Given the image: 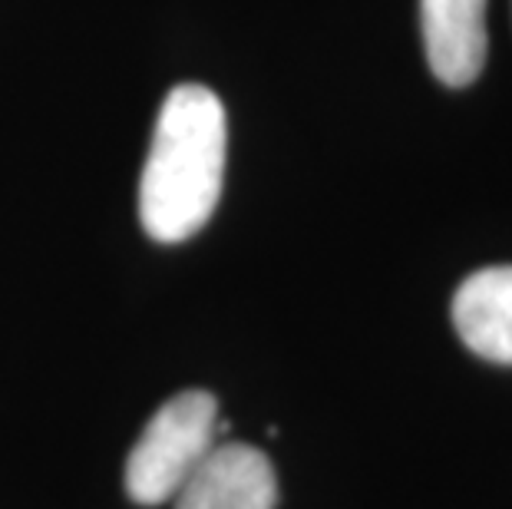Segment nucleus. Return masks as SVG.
<instances>
[{"label":"nucleus","mask_w":512,"mask_h":509,"mask_svg":"<svg viewBox=\"0 0 512 509\" xmlns=\"http://www.w3.org/2000/svg\"><path fill=\"white\" fill-rule=\"evenodd\" d=\"M420 24L433 77L470 86L486 63V0H420Z\"/></svg>","instance_id":"obj_4"},{"label":"nucleus","mask_w":512,"mask_h":509,"mask_svg":"<svg viewBox=\"0 0 512 509\" xmlns=\"http://www.w3.org/2000/svg\"><path fill=\"white\" fill-rule=\"evenodd\" d=\"M453 324L473 354L512 367V265L466 278L453 298Z\"/></svg>","instance_id":"obj_5"},{"label":"nucleus","mask_w":512,"mask_h":509,"mask_svg":"<svg viewBox=\"0 0 512 509\" xmlns=\"http://www.w3.org/2000/svg\"><path fill=\"white\" fill-rule=\"evenodd\" d=\"M275 500V467L252 443L212 447L172 496L176 509H275Z\"/></svg>","instance_id":"obj_3"},{"label":"nucleus","mask_w":512,"mask_h":509,"mask_svg":"<svg viewBox=\"0 0 512 509\" xmlns=\"http://www.w3.org/2000/svg\"><path fill=\"white\" fill-rule=\"evenodd\" d=\"M228 123L209 86H176L152 133L139 182V219L156 242H185L212 219L225 179Z\"/></svg>","instance_id":"obj_1"},{"label":"nucleus","mask_w":512,"mask_h":509,"mask_svg":"<svg viewBox=\"0 0 512 509\" xmlns=\"http://www.w3.org/2000/svg\"><path fill=\"white\" fill-rule=\"evenodd\" d=\"M219 404L209 391H182L162 404L126 457V493L139 506H162L215 447Z\"/></svg>","instance_id":"obj_2"}]
</instances>
